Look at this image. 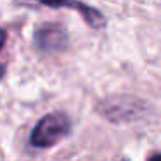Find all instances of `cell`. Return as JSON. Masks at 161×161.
<instances>
[{"instance_id": "277c9868", "label": "cell", "mask_w": 161, "mask_h": 161, "mask_svg": "<svg viewBox=\"0 0 161 161\" xmlns=\"http://www.w3.org/2000/svg\"><path fill=\"white\" fill-rule=\"evenodd\" d=\"M149 161H161V154H154V156L151 158Z\"/></svg>"}, {"instance_id": "3957f363", "label": "cell", "mask_w": 161, "mask_h": 161, "mask_svg": "<svg viewBox=\"0 0 161 161\" xmlns=\"http://www.w3.org/2000/svg\"><path fill=\"white\" fill-rule=\"evenodd\" d=\"M4 43H5V31L4 30H0V49L4 47Z\"/></svg>"}, {"instance_id": "6da1fadb", "label": "cell", "mask_w": 161, "mask_h": 161, "mask_svg": "<svg viewBox=\"0 0 161 161\" xmlns=\"http://www.w3.org/2000/svg\"><path fill=\"white\" fill-rule=\"evenodd\" d=\"M69 132V121L64 114H47L33 128L31 144L36 147H50L63 140Z\"/></svg>"}, {"instance_id": "7a4b0ae2", "label": "cell", "mask_w": 161, "mask_h": 161, "mask_svg": "<svg viewBox=\"0 0 161 161\" xmlns=\"http://www.w3.org/2000/svg\"><path fill=\"white\" fill-rule=\"evenodd\" d=\"M26 2H28V0H26ZM35 2H40V4H43V5H50V7L66 5V7H69V9L78 11L88 21V25H92L94 28L104 26V18H102L101 12H97L95 9L88 7V5H85V4H80L78 0H35Z\"/></svg>"}]
</instances>
